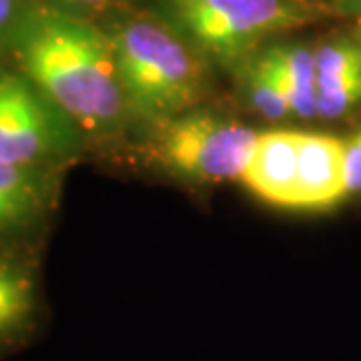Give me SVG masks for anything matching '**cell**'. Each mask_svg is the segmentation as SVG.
Returning a JSON list of instances; mask_svg holds the SVG:
<instances>
[{
  "instance_id": "cell-1",
  "label": "cell",
  "mask_w": 361,
  "mask_h": 361,
  "mask_svg": "<svg viewBox=\"0 0 361 361\" xmlns=\"http://www.w3.org/2000/svg\"><path fill=\"white\" fill-rule=\"evenodd\" d=\"M0 56L20 68L80 130L90 153L115 149L137 125L101 25L39 4Z\"/></svg>"
},
{
  "instance_id": "cell-2",
  "label": "cell",
  "mask_w": 361,
  "mask_h": 361,
  "mask_svg": "<svg viewBox=\"0 0 361 361\" xmlns=\"http://www.w3.org/2000/svg\"><path fill=\"white\" fill-rule=\"evenodd\" d=\"M101 26L139 127L209 104L217 68L149 2L121 8Z\"/></svg>"
},
{
  "instance_id": "cell-3",
  "label": "cell",
  "mask_w": 361,
  "mask_h": 361,
  "mask_svg": "<svg viewBox=\"0 0 361 361\" xmlns=\"http://www.w3.org/2000/svg\"><path fill=\"white\" fill-rule=\"evenodd\" d=\"M193 42L221 73L233 75L271 40L336 23L303 0H145Z\"/></svg>"
},
{
  "instance_id": "cell-4",
  "label": "cell",
  "mask_w": 361,
  "mask_h": 361,
  "mask_svg": "<svg viewBox=\"0 0 361 361\" xmlns=\"http://www.w3.org/2000/svg\"><path fill=\"white\" fill-rule=\"evenodd\" d=\"M259 130L211 106L142 127L137 155L149 169L189 185L239 180Z\"/></svg>"
},
{
  "instance_id": "cell-5",
  "label": "cell",
  "mask_w": 361,
  "mask_h": 361,
  "mask_svg": "<svg viewBox=\"0 0 361 361\" xmlns=\"http://www.w3.org/2000/svg\"><path fill=\"white\" fill-rule=\"evenodd\" d=\"M89 155L71 118L0 56V161L66 173Z\"/></svg>"
},
{
  "instance_id": "cell-6",
  "label": "cell",
  "mask_w": 361,
  "mask_h": 361,
  "mask_svg": "<svg viewBox=\"0 0 361 361\" xmlns=\"http://www.w3.org/2000/svg\"><path fill=\"white\" fill-rule=\"evenodd\" d=\"M40 245H0V361L28 348L47 322Z\"/></svg>"
},
{
  "instance_id": "cell-7",
  "label": "cell",
  "mask_w": 361,
  "mask_h": 361,
  "mask_svg": "<svg viewBox=\"0 0 361 361\" xmlns=\"http://www.w3.org/2000/svg\"><path fill=\"white\" fill-rule=\"evenodd\" d=\"M65 177L0 161V245H40L59 211Z\"/></svg>"
},
{
  "instance_id": "cell-8",
  "label": "cell",
  "mask_w": 361,
  "mask_h": 361,
  "mask_svg": "<svg viewBox=\"0 0 361 361\" xmlns=\"http://www.w3.org/2000/svg\"><path fill=\"white\" fill-rule=\"evenodd\" d=\"M317 121L349 123L361 116V26L336 20L315 35Z\"/></svg>"
},
{
  "instance_id": "cell-9",
  "label": "cell",
  "mask_w": 361,
  "mask_h": 361,
  "mask_svg": "<svg viewBox=\"0 0 361 361\" xmlns=\"http://www.w3.org/2000/svg\"><path fill=\"white\" fill-rule=\"evenodd\" d=\"M343 139L299 130L295 211H325L348 199Z\"/></svg>"
},
{
  "instance_id": "cell-10",
  "label": "cell",
  "mask_w": 361,
  "mask_h": 361,
  "mask_svg": "<svg viewBox=\"0 0 361 361\" xmlns=\"http://www.w3.org/2000/svg\"><path fill=\"white\" fill-rule=\"evenodd\" d=\"M299 130H259L239 183L257 199L281 209L295 207Z\"/></svg>"
},
{
  "instance_id": "cell-11",
  "label": "cell",
  "mask_w": 361,
  "mask_h": 361,
  "mask_svg": "<svg viewBox=\"0 0 361 361\" xmlns=\"http://www.w3.org/2000/svg\"><path fill=\"white\" fill-rule=\"evenodd\" d=\"M261 52L287 97L293 121H317L315 37L307 30L285 35L267 42Z\"/></svg>"
},
{
  "instance_id": "cell-12",
  "label": "cell",
  "mask_w": 361,
  "mask_h": 361,
  "mask_svg": "<svg viewBox=\"0 0 361 361\" xmlns=\"http://www.w3.org/2000/svg\"><path fill=\"white\" fill-rule=\"evenodd\" d=\"M239 104L265 123L281 125L293 121L287 97L275 80L273 71L267 65L263 52L259 49L251 59H247L231 75Z\"/></svg>"
},
{
  "instance_id": "cell-13",
  "label": "cell",
  "mask_w": 361,
  "mask_h": 361,
  "mask_svg": "<svg viewBox=\"0 0 361 361\" xmlns=\"http://www.w3.org/2000/svg\"><path fill=\"white\" fill-rule=\"evenodd\" d=\"M139 0H40L42 6L77 20L103 25L111 14L127 8Z\"/></svg>"
},
{
  "instance_id": "cell-14",
  "label": "cell",
  "mask_w": 361,
  "mask_h": 361,
  "mask_svg": "<svg viewBox=\"0 0 361 361\" xmlns=\"http://www.w3.org/2000/svg\"><path fill=\"white\" fill-rule=\"evenodd\" d=\"M40 0H0V47L16 32Z\"/></svg>"
},
{
  "instance_id": "cell-15",
  "label": "cell",
  "mask_w": 361,
  "mask_h": 361,
  "mask_svg": "<svg viewBox=\"0 0 361 361\" xmlns=\"http://www.w3.org/2000/svg\"><path fill=\"white\" fill-rule=\"evenodd\" d=\"M348 195H361V125L343 139Z\"/></svg>"
},
{
  "instance_id": "cell-16",
  "label": "cell",
  "mask_w": 361,
  "mask_h": 361,
  "mask_svg": "<svg viewBox=\"0 0 361 361\" xmlns=\"http://www.w3.org/2000/svg\"><path fill=\"white\" fill-rule=\"evenodd\" d=\"M325 13L334 20H360L361 0H317Z\"/></svg>"
},
{
  "instance_id": "cell-17",
  "label": "cell",
  "mask_w": 361,
  "mask_h": 361,
  "mask_svg": "<svg viewBox=\"0 0 361 361\" xmlns=\"http://www.w3.org/2000/svg\"><path fill=\"white\" fill-rule=\"evenodd\" d=\"M303 2H310V4H315V6H319V4H317V0H303ZM319 8H322V6H319Z\"/></svg>"
},
{
  "instance_id": "cell-18",
  "label": "cell",
  "mask_w": 361,
  "mask_h": 361,
  "mask_svg": "<svg viewBox=\"0 0 361 361\" xmlns=\"http://www.w3.org/2000/svg\"><path fill=\"white\" fill-rule=\"evenodd\" d=\"M355 23H357V25H360V26H361V18H360V20H355Z\"/></svg>"
}]
</instances>
